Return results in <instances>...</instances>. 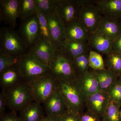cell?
<instances>
[{"mask_svg":"<svg viewBox=\"0 0 121 121\" xmlns=\"http://www.w3.org/2000/svg\"><path fill=\"white\" fill-rule=\"evenodd\" d=\"M50 68V73L58 81L73 82L78 78L72 59L60 45L55 48Z\"/></svg>","mask_w":121,"mask_h":121,"instance_id":"obj_1","label":"cell"},{"mask_svg":"<svg viewBox=\"0 0 121 121\" xmlns=\"http://www.w3.org/2000/svg\"><path fill=\"white\" fill-rule=\"evenodd\" d=\"M3 91L7 106L12 112H20L35 101L30 87L24 82Z\"/></svg>","mask_w":121,"mask_h":121,"instance_id":"obj_2","label":"cell"},{"mask_svg":"<svg viewBox=\"0 0 121 121\" xmlns=\"http://www.w3.org/2000/svg\"><path fill=\"white\" fill-rule=\"evenodd\" d=\"M17 67L23 81L27 83L50 72L47 65L28 51L21 56Z\"/></svg>","mask_w":121,"mask_h":121,"instance_id":"obj_3","label":"cell"},{"mask_svg":"<svg viewBox=\"0 0 121 121\" xmlns=\"http://www.w3.org/2000/svg\"><path fill=\"white\" fill-rule=\"evenodd\" d=\"M58 89L64 98L68 109L79 114L83 112L86 106V97L77 80L58 81Z\"/></svg>","mask_w":121,"mask_h":121,"instance_id":"obj_4","label":"cell"},{"mask_svg":"<svg viewBox=\"0 0 121 121\" xmlns=\"http://www.w3.org/2000/svg\"><path fill=\"white\" fill-rule=\"evenodd\" d=\"M27 48L17 32L4 27L0 30V52L21 56L28 52Z\"/></svg>","mask_w":121,"mask_h":121,"instance_id":"obj_5","label":"cell"},{"mask_svg":"<svg viewBox=\"0 0 121 121\" xmlns=\"http://www.w3.org/2000/svg\"><path fill=\"white\" fill-rule=\"evenodd\" d=\"M27 83L35 101L43 104L57 90L58 80L50 72Z\"/></svg>","mask_w":121,"mask_h":121,"instance_id":"obj_6","label":"cell"},{"mask_svg":"<svg viewBox=\"0 0 121 121\" xmlns=\"http://www.w3.org/2000/svg\"><path fill=\"white\" fill-rule=\"evenodd\" d=\"M78 20L89 33L95 31L102 15L95 0H79Z\"/></svg>","mask_w":121,"mask_h":121,"instance_id":"obj_7","label":"cell"},{"mask_svg":"<svg viewBox=\"0 0 121 121\" xmlns=\"http://www.w3.org/2000/svg\"><path fill=\"white\" fill-rule=\"evenodd\" d=\"M17 32L29 50L40 36L37 15L21 21Z\"/></svg>","mask_w":121,"mask_h":121,"instance_id":"obj_8","label":"cell"},{"mask_svg":"<svg viewBox=\"0 0 121 121\" xmlns=\"http://www.w3.org/2000/svg\"><path fill=\"white\" fill-rule=\"evenodd\" d=\"M79 0H58L55 12L65 27L78 19Z\"/></svg>","mask_w":121,"mask_h":121,"instance_id":"obj_9","label":"cell"},{"mask_svg":"<svg viewBox=\"0 0 121 121\" xmlns=\"http://www.w3.org/2000/svg\"><path fill=\"white\" fill-rule=\"evenodd\" d=\"M20 0H0V19L1 21L14 29L16 21L19 17Z\"/></svg>","mask_w":121,"mask_h":121,"instance_id":"obj_10","label":"cell"},{"mask_svg":"<svg viewBox=\"0 0 121 121\" xmlns=\"http://www.w3.org/2000/svg\"><path fill=\"white\" fill-rule=\"evenodd\" d=\"M55 48L41 36L29 49L28 52L50 67Z\"/></svg>","mask_w":121,"mask_h":121,"instance_id":"obj_11","label":"cell"},{"mask_svg":"<svg viewBox=\"0 0 121 121\" xmlns=\"http://www.w3.org/2000/svg\"><path fill=\"white\" fill-rule=\"evenodd\" d=\"M109 102L107 93L102 91L86 97L87 110L95 114L101 119Z\"/></svg>","mask_w":121,"mask_h":121,"instance_id":"obj_12","label":"cell"},{"mask_svg":"<svg viewBox=\"0 0 121 121\" xmlns=\"http://www.w3.org/2000/svg\"><path fill=\"white\" fill-rule=\"evenodd\" d=\"M45 16L52 45L56 48L65 39V26L60 20L55 11L53 13Z\"/></svg>","mask_w":121,"mask_h":121,"instance_id":"obj_13","label":"cell"},{"mask_svg":"<svg viewBox=\"0 0 121 121\" xmlns=\"http://www.w3.org/2000/svg\"><path fill=\"white\" fill-rule=\"evenodd\" d=\"M43 104L46 115L60 117L68 109L65 99L58 88Z\"/></svg>","mask_w":121,"mask_h":121,"instance_id":"obj_14","label":"cell"},{"mask_svg":"<svg viewBox=\"0 0 121 121\" xmlns=\"http://www.w3.org/2000/svg\"><path fill=\"white\" fill-rule=\"evenodd\" d=\"M95 31L103 34L113 41L121 35L120 20L103 16Z\"/></svg>","mask_w":121,"mask_h":121,"instance_id":"obj_15","label":"cell"},{"mask_svg":"<svg viewBox=\"0 0 121 121\" xmlns=\"http://www.w3.org/2000/svg\"><path fill=\"white\" fill-rule=\"evenodd\" d=\"M113 41L105 35L95 31L89 33L88 43L90 48L105 55L112 51Z\"/></svg>","mask_w":121,"mask_h":121,"instance_id":"obj_16","label":"cell"},{"mask_svg":"<svg viewBox=\"0 0 121 121\" xmlns=\"http://www.w3.org/2000/svg\"><path fill=\"white\" fill-rule=\"evenodd\" d=\"M77 82L86 97L100 91L97 79L91 69L90 71L79 76Z\"/></svg>","mask_w":121,"mask_h":121,"instance_id":"obj_17","label":"cell"},{"mask_svg":"<svg viewBox=\"0 0 121 121\" xmlns=\"http://www.w3.org/2000/svg\"><path fill=\"white\" fill-rule=\"evenodd\" d=\"M65 39L80 42H88L89 33L78 19L65 27Z\"/></svg>","mask_w":121,"mask_h":121,"instance_id":"obj_18","label":"cell"},{"mask_svg":"<svg viewBox=\"0 0 121 121\" xmlns=\"http://www.w3.org/2000/svg\"><path fill=\"white\" fill-rule=\"evenodd\" d=\"M103 16L121 19V0H95Z\"/></svg>","mask_w":121,"mask_h":121,"instance_id":"obj_19","label":"cell"},{"mask_svg":"<svg viewBox=\"0 0 121 121\" xmlns=\"http://www.w3.org/2000/svg\"><path fill=\"white\" fill-rule=\"evenodd\" d=\"M0 85L2 91L24 82L19 72L17 65L5 69L0 73Z\"/></svg>","mask_w":121,"mask_h":121,"instance_id":"obj_20","label":"cell"},{"mask_svg":"<svg viewBox=\"0 0 121 121\" xmlns=\"http://www.w3.org/2000/svg\"><path fill=\"white\" fill-rule=\"evenodd\" d=\"M41 104L34 101L20 111L22 121H42L45 117Z\"/></svg>","mask_w":121,"mask_h":121,"instance_id":"obj_21","label":"cell"},{"mask_svg":"<svg viewBox=\"0 0 121 121\" xmlns=\"http://www.w3.org/2000/svg\"><path fill=\"white\" fill-rule=\"evenodd\" d=\"M60 45L65 48L72 59L90 52L91 50L88 42H78L65 39Z\"/></svg>","mask_w":121,"mask_h":121,"instance_id":"obj_22","label":"cell"},{"mask_svg":"<svg viewBox=\"0 0 121 121\" xmlns=\"http://www.w3.org/2000/svg\"><path fill=\"white\" fill-rule=\"evenodd\" d=\"M92 70L97 79L100 91L106 93L110 87L116 82L119 78L108 69L101 70Z\"/></svg>","mask_w":121,"mask_h":121,"instance_id":"obj_23","label":"cell"},{"mask_svg":"<svg viewBox=\"0 0 121 121\" xmlns=\"http://www.w3.org/2000/svg\"><path fill=\"white\" fill-rule=\"evenodd\" d=\"M106 69L110 70L119 77L121 76V53L112 51L106 55L104 60Z\"/></svg>","mask_w":121,"mask_h":121,"instance_id":"obj_24","label":"cell"},{"mask_svg":"<svg viewBox=\"0 0 121 121\" xmlns=\"http://www.w3.org/2000/svg\"><path fill=\"white\" fill-rule=\"evenodd\" d=\"M35 0H20L19 17L24 20L36 14Z\"/></svg>","mask_w":121,"mask_h":121,"instance_id":"obj_25","label":"cell"},{"mask_svg":"<svg viewBox=\"0 0 121 121\" xmlns=\"http://www.w3.org/2000/svg\"><path fill=\"white\" fill-rule=\"evenodd\" d=\"M89 52L72 59L74 67L78 77L91 70L89 63Z\"/></svg>","mask_w":121,"mask_h":121,"instance_id":"obj_26","label":"cell"},{"mask_svg":"<svg viewBox=\"0 0 121 121\" xmlns=\"http://www.w3.org/2000/svg\"><path fill=\"white\" fill-rule=\"evenodd\" d=\"M121 105L110 101L108 107L101 118L102 121H121L120 115Z\"/></svg>","mask_w":121,"mask_h":121,"instance_id":"obj_27","label":"cell"},{"mask_svg":"<svg viewBox=\"0 0 121 121\" xmlns=\"http://www.w3.org/2000/svg\"><path fill=\"white\" fill-rule=\"evenodd\" d=\"M36 15L39 20V29L40 36L43 37L54 47L52 41L49 28L46 16L43 13L37 9Z\"/></svg>","mask_w":121,"mask_h":121,"instance_id":"obj_28","label":"cell"},{"mask_svg":"<svg viewBox=\"0 0 121 121\" xmlns=\"http://www.w3.org/2000/svg\"><path fill=\"white\" fill-rule=\"evenodd\" d=\"M89 63L91 69L101 70L106 69L105 62L99 53L91 50L89 54Z\"/></svg>","mask_w":121,"mask_h":121,"instance_id":"obj_29","label":"cell"},{"mask_svg":"<svg viewBox=\"0 0 121 121\" xmlns=\"http://www.w3.org/2000/svg\"><path fill=\"white\" fill-rule=\"evenodd\" d=\"M21 56L0 52V73L9 68L17 65Z\"/></svg>","mask_w":121,"mask_h":121,"instance_id":"obj_30","label":"cell"},{"mask_svg":"<svg viewBox=\"0 0 121 121\" xmlns=\"http://www.w3.org/2000/svg\"><path fill=\"white\" fill-rule=\"evenodd\" d=\"M36 9L45 15L55 11L58 0H35Z\"/></svg>","mask_w":121,"mask_h":121,"instance_id":"obj_31","label":"cell"},{"mask_svg":"<svg viewBox=\"0 0 121 121\" xmlns=\"http://www.w3.org/2000/svg\"><path fill=\"white\" fill-rule=\"evenodd\" d=\"M107 93L110 101L121 106V85L118 80L110 87Z\"/></svg>","mask_w":121,"mask_h":121,"instance_id":"obj_32","label":"cell"},{"mask_svg":"<svg viewBox=\"0 0 121 121\" xmlns=\"http://www.w3.org/2000/svg\"><path fill=\"white\" fill-rule=\"evenodd\" d=\"M60 121H80L79 113L68 109L64 114L60 116Z\"/></svg>","mask_w":121,"mask_h":121,"instance_id":"obj_33","label":"cell"},{"mask_svg":"<svg viewBox=\"0 0 121 121\" xmlns=\"http://www.w3.org/2000/svg\"><path fill=\"white\" fill-rule=\"evenodd\" d=\"M79 114L80 121H101L99 117L89 111L82 112Z\"/></svg>","mask_w":121,"mask_h":121,"instance_id":"obj_34","label":"cell"},{"mask_svg":"<svg viewBox=\"0 0 121 121\" xmlns=\"http://www.w3.org/2000/svg\"><path fill=\"white\" fill-rule=\"evenodd\" d=\"M0 121H22L17 115V113L11 111L5 113L2 117H0Z\"/></svg>","mask_w":121,"mask_h":121,"instance_id":"obj_35","label":"cell"},{"mask_svg":"<svg viewBox=\"0 0 121 121\" xmlns=\"http://www.w3.org/2000/svg\"><path fill=\"white\" fill-rule=\"evenodd\" d=\"M7 106V103L3 91L0 94V117L5 113V107Z\"/></svg>","mask_w":121,"mask_h":121,"instance_id":"obj_36","label":"cell"},{"mask_svg":"<svg viewBox=\"0 0 121 121\" xmlns=\"http://www.w3.org/2000/svg\"><path fill=\"white\" fill-rule=\"evenodd\" d=\"M112 51L121 53V35L113 41Z\"/></svg>","mask_w":121,"mask_h":121,"instance_id":"obj_37","label":"cell"},{"mask_svg":"<svg viewBox=\"0 0 121 121\" xmlns=\"http://www.w3.org/2000/svg\"><path fill=\"white\" fill-rule=\"evenodd\" d=\"M42 121H60L59 117L56 115H46Z\"/></svg>","mask_w":121,"mask_h":121,"instance_id":"obj_38","label":"cell"},{"mask_svg":"<svg viewBox=\"0 0 121 121\" xmlns=\"http://www.w3.org/2000/svg\"><path fill=\"white\" fill-rule=\"evenodd\" d=\"M118 80L119 81V83H120L121 85V77H119V78H118Z\"/></svg>","mask_w":121,"mask_h":121,"instance_id":"obj_39","label":"cell"},{"mask_svg":"<svg viewBox=\"0 0 121 121\" xmlns=\"http://www.w3.org/2000/svg\"><path fill=\"white\" fill-rule=\"evenodd\" d=\"M120 115H121V111H120Z\"/></svg>","mask_w":121,"mask_h":121,"instance_id":"obj_40","label":"cell"},{"mask_svg":"<svg viewBox=\"0 0 121 121\" xmlns=\"http://www.w3.org/2000/svg\"><path fill=\"white\" fill-rule=\"evenodd\" d=\"M120 22H121V19H120Z\"/></svg>","mask_w":121,"mask_h":121,"instance_id":"obj_41","label":"cell"},{"mask_svg":"<svg viewBox=\"0 0 121 121\" xmlns=\"http://www.w3.org/2000/svg\"></svg>","mask_w":121,"mask_h":121,"instance_id":"obj_42","label":"cell"},{"mask_svg":"<svg viewBox=\"0 0 121 121\" xmlns=\"http://www.w3.org/2000/svg\"></svg>","mask_w":121,"mask_h":121,"instance_id":"obj_43","label":"cell"}]
</instances>
